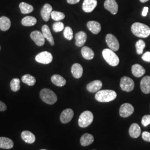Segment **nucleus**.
Returning <instances> with one entry per match:
<instances>
[{
  "mask_svg": "<svg viewBox=\"0 0 150 150\" xmlns=\"http://www.w3.org/2000/svg\"><path fill=\"white\" fill-rule=\"evenodd\" d=\"M131 31L137 37L146 38L150 35V27L144 23L135 22L131 26Z\"/></svg>",
  "mask_w": 150,
  "mask_h": 150,
  "instance_id": "nucleus-1",
  "label": "nucleus"
},
{
  "mask_svg": "<svg viewBox=\"0 0 150 150\" xmlns=\"http://www.w3.org/2000/svg\"><path fill=\"white\" fill-rule=\"evenodd\" d=\"M117 97L115 91L110 90H103L98 91L95 95V99L100 102H108L114 100Z\"/></svg>",
  "mask_w": 150,
  "mask_h": 150,
  "instance_id": "nucleus-2",
  "label": "nucleus"
},
{
  "mask_svg": "<svg viewBox=\"0 0 150 150\" xmlns=\"http://www.w3.org/2000/svg\"><path fill=\"white\" fill-rule=\"evenodd\" d=\"M40 96L43 102L48 105H53L57 101V97L54 91L48 88H43L40 91Z\"/></svg>",
  "mask_w": 150,
  "mask_h": 150,
  "instance_id": "nucleus-3",
  "label": "nucleus"
},
{
  "mask_svg": "<svg viewBox=\"0 0 150 150\" xmlns=\"http://www.w3.org/2000/svg\"><path fill=\"white\" fill-rule=\"evenodd\" d=\"M102 56L107 63L112 66H116L119 64L120 59L118 56L111 49H104L102 51Z\"/></svg>",
  "mask_w": 150,
  "mask_h": 150,
  "instance_id": "nucleus-4",
  "label": "nucleus"
},
{
  "mask_svg": "<svg viewBox=\"0 0 150 150\" xmlns=\"http://www.w3.org/2000/svg\"><path fill=\"white\" fill-rule=\"evenodd\" d=\"M93 120V115L90 111L82 113L79 119V125L81 128H86L90 126Z\"/></svg>",
  "mask_w": 150,
  "mask_h": 150,
  "instance_id": "nucleus-5",
  "label": "nucleus"
},
{
  "mask_svg": "<svg viewBox=\"0 0 150 150\" xmlns=\"http://www.w3.org/2000/svg\"><path fill=\"white\" fill-rule=\"evenodd\" d=\"M120 87L123 91L129 92L134 89V81L129 77L123 76L120 80Z\"/></svg>",
  "mask_w": 150,
  "mask_h": 150,
  "instance_id": "nucleus-6",
  "label": "nucleus"
},
{
  "mask_svg": "<svg viewBox=\"0 0 150 150\" xmlns=\"http://www.w3.org/2000/svg\"><path fill=\"white\" fill-rule=\"evenodd\" d=\"M35 59L38 63L48 64L52 61L53 56L50 52H48L47 51H43L37 54Z\"/></svg>",
  "mask_w": 150,
  "mask_h": 150,
  "instance_id": "nucleus-7",
  "label": "nucleus"
},
{
  "mask_svg": "<svg viewBox=\"0 0 150 150\" xmlns=\"http://www.w3.org/2000/svg\"><path fill=\"white\" fill-rule=\"evenodd\" d=\"M134 112V107H133V106L131 104L129 103H125L122 104L119 110L120 116L124 118L130 116Z\"/></svg>",
  "mask_w": 150,
  "mask_h": 150,
  "instance_id": "nucleus-8",
  "label": "nucleus"
},
{
  "mask_svg": "<svg viewBox=\"0 0 150 150\" xmlns=\"http://www.w3.org/2000/svg\"><path fill=\"white\" fill-rule=\"evenodd\" d=\"M106 42L108 46L113 51H117L120 48L118 40L112 34H107L106 36Z\"/></svg>",
  "mask_w": 150,
  "mask_h": 150,
  "instance_id": "nucleus-9",
  "label": "nucleus"
},
{
  "mask_svg": "<svg viewBox=\"0 0 150 150\" xmlns=\"http://www.w3.org/2000/svg\"><path fill=\"white\" fill-rule=\"evenodd\" d=\"M30 37L38 46H42L45 44V38H44L42 33L38 31H34L31 32Z\"/></svg>",
  "mask_w": 150,
  "mask_h": 150,
  "instance_id": "nucleus-10",
  "label": "nucleus"
},
{
  "mask_svg": "<svg viewBox=\"0 0 150 150\" xmlns=\"http://www.w3.org/2000/svg\"><path fill=\"white\" fill-rule=\"evenodd\" d=\"M74 111L71 108H67L64 110L60 115L61 122L63 123H69L74 117Z\"/></svg>",
  "mask_w": 150,
  "mask_h": 150,
  "instance_id": "nucleus-11",
  "label": "nucleus"
},
{
  "mask_svg": "<svg viewBox=\"0 0 150 150\" xmlns=\"http://www.w3.org/2000/svg\"><path fill=\"white\" fill-rule=\"evenodd\" d=\"M104 7L113 15H116L118 12V5L115 0H106Z\"/></svg>",
  "mask_w": 150,
  "mask_h": 150,
  "instance_id": "nucleus-12",
  "label": "nucleus"
},
{
  "mask_svg": "<svg viewBox=\"0 0 150 150\" xmlns=\"http://www.w3.org/2000/svg\"><path fill=\"white\" fill-rule=\"evenodd\" d=\"M97 5V0H84L82 4V10L85 12L90 13L94 10Z\"/></svg>",
  "mask_w": 150,
  "mask_h": 150,
  "instance_id": "nucleus-13",
  "label": "nucleus"
},
{
  "mask_svg": "<svg viewBox=\"0 0 150 150\" xmlns=\"http://www.w3.org/2000/svg\"><path fill=\"white\" fill-rule=\"evenodd\" d=\"M141 90L145 94L150 93V76H146L144 77L140 82Z\"/></svg>",
  "mask_w": 150,
  "mask_h": 150,
  "instance_id": "nucleus-14",
  "label": "nucleus"
},
{
  "mask_svg": "<svg viewBox=\"0 0 150 150\" xmlns=\"http://www.w3.org/2000/svg\"><path fill=\"white\" fill-rule=\"evenodd\" d=\"M102 83L101 81L95 80L90 82L87 86V90L91 93L96 92L102 88Z\"/></svg>",
  "mask_w": 150,
  "mask_h": 150,
  "instance_id": "nucleus-15",
  "label": "nucleus"
},
{
  "mask_svg": "<svg viewBox=\"0 0 150 150\" xmlns=\"http://www.w3.org/2000/svg\"><path fill=\"white\" fill-rule=\"evenodd\" d=\"M52 7L48 4H46L43 6L41 11V15L42 18L45 21H48L52 12Z\"/></svg>",
  "mask_w": 150,
  "mask_h": 150,
  "instance_id": "nucleus-16",
  "label": "nucleus"
},
{
  "mask_svg": "<svg viewBox=\"0 0 150 150\" xmlns=\"http://www.w3.org/2000/svg\"><path fill=\"white\" fill-rule=\"evenodd\" d=\"M87 40V35L83 31H80L77 32L75 35V40L76 45L77 47H82L84 45Z\"/></svg>",
  "mask_w": 150,
  "mask_h": 150,
  "instance_id": "nucleus-17",
  "label": "nucleus"
},
{
  "mask_svg": "<svg viewBox=\"0 0 150 150\" xmlns=\"http://www.w3.org/2000/svg\"><path fill=\"white\" fill-rule=\"evenodd\" d=\"M141 134V129L139 125L136 123H132L129 129V134L132 138H138Z\"/></svg>",
  "mask_w": 150,
  "mask_h": 150,
  "instance_id": "nucleus-18",
  "label": "nucleus"
},
{
  "mask_svg": "<svg viewBox=\"0 0 150 150\" xmlns=\"http://www.w3.org/2000/svg\"><path fill=\"white\" fill-rule=\"evenodd\" d=\"M87 26L89 30L93 34H98L101 30V26L100 23L95 21L88 22Z\"/></svg>",
  "mask_w": 150,
  "mask_h": 150,
  "instance_id": "nucleus-19",
  "label": "nucleus"
},
{
  "mask_svg": "<svg viewBox=\"0 0 150 150\" xmlns=\"http://www.w3.org/2000/svg\"><path fill=\"white\" fill-rule=\"evenodd\" d=\"M42 33L43 34V36L45 38L48 40V42L52 45L54 46V38L52 35L50 30V28L47 25H44L42 27Z\"/></svg>",
  "mask_w": 150,
  "mask_h": 150,
  "instance_id": "nucleus-20",
  "label": "nucleus"
},
{
  "mask_svg": "<svg viewBox=\"0 0 150 150\" xmlns=\"http://www.w3.org/2000/svg\"><path fill=\"white\" fill-rule=\"evenodd\" d=\"M132 74L136 77H141L146 72L145 69L139 64H134L132 66Z\"/></svg>",
  "mask_w": 150,
  "mask_h": 150,
  "instance_id": "nucleus-21",
  "label": "nucleus"
},
{
  "mask_svg": "<svg viewBox=\"0 0 150 150\" xmlns=\"http://www.w3.org/2000/svg\"><path fill=\"white\" fill-rule=\"evenodd\" d=\"M22 139L27 144H31L36 140L35 136L32 132L28 131H23L21 133Z\"/></svg>",
  "mask_w": 150,
  "mask_h": 150,
  "instance_id": "nucleus-22",
  "label": "nucleus"
},
{
  "mask_svg": "<svg viewBox=\"0 0 150 150\" xmlns=\"http://www.w3.org/2000/svg\"><path fill=\"white\" fill-rule=\"evenodd\" d=\"M71 72L75 78L80 79L82 76L83 68L80 64L76 63L72 65L71 68Z\"/></svg>",
  "mask_w": 150,
  "mask_h": 150,
  "instance_id": "nucleus-23",
  "label": "nucleus"
},
{
  "mask_svg": "<svg viewBox=\"0 0 150 150\" xmlns=\"http://www.w3.org/2000/svg\"><path fill=\"white\" fill-rule=\"evenodd\" d=\"M13 147V142L12 139L5 137H0V148L4 149H10Z\"/></svg>",
  "mask_w": 150,
  "mask_h": 150,
  "instance_id": "nucleus-24",
  "label": "nucleus"
},
{
  "mask_svg": "<svg viewBox=\"0 0 150 150\" xmlns=\"http://www.w3.org/2000/svg\"><path fill=\"white\" fill-rule=\"evenodd\" d=\"M94 141V137L91 134L86 133L83 134L81 137V145L82 146H87L91 145Z\"/></svg>",
  "mask_w": 150,
  "mask_h": 150,
  "instance_id": "nucleus-25",
  "label": "nucleus"
},
{
  "mask_svg": "<svg viewBox=\"0 0 150 150\" xmlns=\"http://www.w3.org/2000/svg\"><path fill=\"white\" fill-rule=\"evenodd\" d=\"M11 21L10 18L6 16H2L0 18V29L6 31L11 27Z\"/></svg>",
  "mask_w": 150,
  "mask_h": 150,
  "instance_id": "nucleus-26",
  "label": "nucleus"
},
{
  "mask_svg": "<svg viewBox=\"0 0 150 150\" xmlns=\"http://www.w3.org/2000/svg\"><path fill=\"white\" fill-rule=\"evenodd\" d=\"M81 54L83 57L87 60L92 59L95 56V54L93 50L87 46H84L82 48Z\"/></svg>",
  "mask_w": 150,
  "mask_h": 150,
  "instance_id": "nucleus-27",
  "label": "nucleus"
},
{
  "mask_svg": "<svg viewBox=\"0 0 150 150\" xmlns=\"http://www.w3.org/2000/svg\"><path fill=\"white\" fill-rule=\"evenodd\" d=\"M51 81L56 86L62 87L66 83V81L64 78L59 75H54L51 77Z\"/></svg>",
  "mask_w": 150,
  "mask_h": 150,
  "instance_id": "nucleus-28",
  "label": "nucleus"
},
{
  "mask_svg": "<svg viewBox=\"0 0 150 150\" xmlns=\"http://www.w3.org/2000/svg\"><path fill=\"white\" fill-rule=\"evenodd\" d=\"M37 23V20L33 16L25 17L21 21V23L24 26H32Z\"/></svg>",
  "mask_w": 150,
  "mask_h": 150,
  "instance_id": "nucleus-29",
  "label": "nucleus"
},
{
  "mask_svg": "<svg viewBox=\"0 0 150 150\" xmlns=\"http://www.w3.org/2000/svg\"><path fill=\"white\" fill-rule=\"evenodd\" d=\"M19 7L20 8L22 13L23 14L30 13L33 11V7L32 5L23 2L20 4Z\"/></svg>",
  "mask_w": 150,
  "mask_h": 150,
  "instance_id": "nucleus-30",
  "label": "nucleus"
},
{
  "mask_svg": "<svg viewBox=\"0 0 150 150\" xmlns=\"http://www.w3.org/2000/svg\"><path fill=\"white\" fill-rule=\"evenodd\" d=\"M22 81L28 86H33L36 83V79L32 75L26 74L22 77Z\"/></svg>",
  "mask_w": 150,
  "mask_h": 150,
  "instance_id": "nucleus-31",
  "label": "nucleus"
},
{
  "mask_svg": "<svg viewBox=\"0 0 150 150\" xmlns=\"http://www.w3.org/2000/svg\"><path fill=\"white\" fill-rule=\"evenodd\" d=\"M136 52L138 54H142L146 47V43L142 40H139L136 43Z\"/></svg>",
  "mask_w": 150,
  "mask_h": 150,
  "instance_id": "nucleus-32",
  "label": "nucleus"
},
{
  "mask_svg": "<svg viewBox=\"0 0 150 150\" xmlns=\"http://www.w3.org/2000/svg\"><path fill=\"white\" fill-rule=\"evenodd\" d=\"M10 87L12 91L17 92L20 89V79L16 78L11 80L10 82Z\"/></svg>",
  "mask_w": 150,
  "mask_h": 150,
  "instance_id": "nucleus-33",
  "label": "nucleus"
},
{
  "mask_svg": "<svg viewBox=\"0 0 150 150\" xmlns=\"http://www.w3.org/2000/svg\"><path fill=\"white\" fill-rule=\"evenodd\" d=\"M51 18L56 21H59L65 18V15L64 13L59 11H53L51 13Z\"/></svg>",
  "mask_w": 150,
  "mask_h": 150,
  "instance_id": "nucleus-34",
  "label": "nucleus"
},
{
  "mask_svg": "<svg viewBox=\"0 0 150 150\" xmlns=\"http://www.w3.org/2000/svg\"><path fill=\"white\" fill-rule=\"evenodd\" d=\"M64 38L68 40H71L73 38V31L70 27H65L64 31Z\"/></svg>",
  "mask_w": 150,
  "mask_h": 150,
  "instance_id": "nucleus-35",
  "label": "nucleus"
},
{
  "mask_svg": "<svg viewBox=\"0 0 150 150\" xmlns=\"http://www.w3.org/2000/svg\"><path fill=\"white\" fill-rule=\"evenodd\" d=\"M53 30L55 32H59L62 31L64 28V24L62 22L57 21L54 23L53 26Z\"/></svg>",
  "mask_w": 150,
  "mask_h": 150,
  "instance_id": "nucleus-36",
  "label": "nucleus"
},
{
  "mask_svg": "<svg viewBox=\"0 0 150 150\" xmlns=\"http://www.w3.org/2000/svg\"><path fill=\"white\" fill-rule=\"evenodd\" d=\"M141 123L144 127H147L150 125V115H147L143 116L141 120Z\"/></svg>",
  "mask_w": 150,
  "mask_h": 150,
  "instance_id": "nucleus-37",
  "label": "nucleus"
},
{
  "mask_svg": "<svg viewBox=\"0 0 150 150\" xmlns=\"http://www.w3.org/2000/svg\"><path fill=\"white\" fill-rule=\"evenodd\" d=\"M142 138L145 141L150 142V132L147 131H144L142 134Z\"/></svg>",
  "mask_w": 150,
  "mask_h": 150,
  "instance_id": "nucleus-38",
  "label": "nucleus"
},
{
  "mask_svg": "<svg viewBox=\"0 0 150 150\" xmlns=\"http://www.w3.org/2000/svg\"><path fill=\"white\" fill-rule=\"evenodd\" d=\"M142 59L146 62H150V52L147 51L145 52L142 56Z\"/></svg>",
  "mask_w": 150,
  "mask_h": 150,
  "instance_id": "nucleus-39",
  "label": "nucleus"
},
{
  "mask_svg": "<svg viewBox=\"0 0 150 150\" xmlns=\"http://www.w3.org/2000/svg\"><path fill=\"white\" fill-rule=\"evenodd\" d=\"M7 109V106L5 103L0 101V111H5Z\"/></svg>",
  "mask_w": 150,
  "mask_h": 150,
  "instance_id": "nucleus-40",
  "label": "nucleus"
},
{
  "mask_svg": "<svg viewBox=\"0 0 150 150\" xmlns=\"http://www.w3.org/2000/svg\"><path fill=\"white\" fill-rule=\"evenodd\" d=\"M80 1V0H67V2L71 5H74V4H76L77 3H79Z\"/></svg>",
  "mask_w": 150,
  "mask_h": 150,
  "instance_id": "nucleus-41",
  "label": "nucleus"
},
{
  "mask_svg": "<svg viewBox=\"0 0 150 150\" xmlns=\"http://www.w3.org/2000/svg\"><path fill=\"white\" fill-rule=\"evenodd\" d=\"M149 11V8L147 7H145L143 9V11H142V15L143 16H146L147 14V12Z\"/></svg>",
  "mask_w": 150,
  "mask_h": 150,
  "instance_id": "nucleus-42",
  "label": "nucleus"
},
{
  "mask_svg": "<svg viewBox=\"0 0 150 150\" xmlns=\"http://www.w3.org/2000/svg\"><path fill=\"white\" fill-rule=\"evenodd\" d=\"M149 0H139V1L141 2H142V3H145V2H147V1H149Z\"/></svg>",
  "mask_w": 150,
  "mask_h": 150,
  "instance_id": "nucleus-43",
  "label": "nucleus"
},
{
  "mask_svg": "<svg viewBox=\"0 0 150 150\" xmlns=\"http://www.w3.org/2000/svg\"><path fill=\"white\" fill-rule=\"evenodd\" d=\"M45 150V149H42V150Z\"/></svg>",
  "mask_w": 150,
  "mask_h": 150,
  "instance_id": "nucleus-44",
  "label": "nucleus"
},
{
  "mask_svg": "<svg viewBox=\"0 0 150 150\" xmlns=\"http://www.w3.org/2000/svg\"><path fill=\"white\" fill-rule=\"evenodd\" d=\"M0 50H1V46H0Z\"/></svg>",
  "mask_w": 150,
  "mask_h": 150,
  "instance_id": "nucleus-45",
  "label": "nucleus"
},
{
  "mask_svg": "<svg viewBox=\"0 0 150 150\" xmlns=\"http://www.w3.org/2000/svg\"></svg>",
  "mask_w": 150,
  "mask_h": 150,
  "instance_id": "nucleus-46",
  "label": "nucleus"
}]
</instances>
